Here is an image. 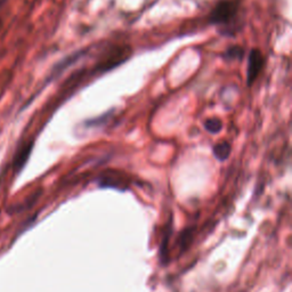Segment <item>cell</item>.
Wrapping results in <instances>:
<instances>
[{"label":"cell","mask_w":292,"mask_h":292,"mask_svg":"<svg viewBox=\"0 0 292 292\" xmlns=\"http://www.w3.org/2000/svg\"><path fill=\"white\" fill-rule=\"evenodd\" d=\"M205 128L211 134H218L222 128V122L218 118H210L206 120Z\"/></svg>","instance_id":"52a82bcc"},{"label":"cell","mask_w":292,"mask_h":292,"mask_svg":"<svg viewBox=\"0 0 292 292\" xmlns=\"http://www.w3.org/2000/svg\"><path fill=\"white\" fill-rule=\"evenodd\" d=\"M265 66V57L259 49L253 48L250 50L248 57V69H247V83L248 86H251L252 83L257 80V78L263 68Z\"/></svg>","instance_id":"7a4b0ae2"},{"label":"cell","mask_w":292,"mask_h":292,"mask_svg":"<svg viewBox=\"0 0 292 292\" xmlns=\"http://www.w3.org/2000/svg\"><path fill=\"white\" fill-rule=\"evenodd\" d=\"M231 154V145L229 142H220L214 146V155L217 160L225 161Z\"/></svg>","instance_id":"5b68a950"},{"label":"cell","mask_w":292,"mask_h":292,"mask_svg":"<svg viewBox=\"0 0 292 292\" xmlns=\"http://www.w3.org/2000/svg\"><path fill=\"white\" fill-rule=\"evenodd\" d=\"M239 13V3L236 0H220L210 13L211 24L229 26L234 23Z\"/></svg>","instance_id":"6da1fadb"},{"label":"cell","mask_w":292,"mask_h":292,"mask_svg":"<svg viewBox=\"0 0 292 292\" xmlns=\"http://www.w3.org/2000/svg\"><path fill=\"white\" fill-rule=\"evenodd\" d=\"M244 56V49L240 46H231L226 49L224 54V57L230 61H234V59H241Z\"/></svg>","instance_id":"8992f818"},{"label":"cell","mask_w":292,"mask_h":292,"mask_svg":"<svg viewBox=\"0 0 292 292\" xmlns=\"http://www.w3.org/2000/svg\"><path fill=\"white\" fill-rule=\"evenodd\" d=\"M100 185L103 187H113V188H124L126 183L124 178H121L118 174L109 173L102 176L100 179Z\"/></svg>","instance_id":"3957f363"},{"label":"cell","mask_w":292,"mask_h":292,"mask_svg":"<svg viewBox=\"0 0 292 292\" xmlns=\"http://www.w3.org/2000/svg\"><path fill=\"white\" fill-rule=\"evenodd\" d=\"M31 144H26L24 146H22L20 150H18L17 154L15 156V169L16 170H20L23 166L25 165L26 160L29 159V155H30V152H31Z\"/></svg>","instance_id":"277c9868"}]
</instances>
